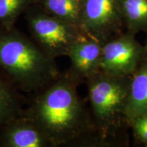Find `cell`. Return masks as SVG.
<instances>
[{"label":"cell","instance_id":"15","mask_svg":"<svg viewBox=\"0 0 147 147\" xmlns=\"http://www.w3.org/2000/svg\"><path fill=\"white\" fill-rule=\"evenodd\" d=\"M145 47H146V49H147V34H146V44H145Z\"/></svg>","mask_w":147,"mask_h":147},{"label":"cell","instance_id":"2","mask_svg":"<svg viewBox=\"0 0 147 147\" xmlns=\"http://www.w3.org/2000/svg\"><path fill=\"white\" fill-rule=\"evenodd\" d=\"M0 71L20 91L31 95L61 74L56 59L16 26L0 25Z\"/></svg>","mask_w":147,"mask_h":147},{"label":"cell","instance_id":"11","mask_svg":"<svg viewBox=\"0 0 147 147\" xmlns=\"http://www.w3.org/2000/svg\"><path fill=\"white\" fill-rule=\"evenodd\" d=\"M125 31L147 34V0H119Z\"/></svg>","mask_w":147,"mask_h":147},{"label":"cell","instance_id":"10","mask_svg":"<svg viewBox=\"0 0 147 147\" xmlns=\"http://www.w3.org/2000/svg\"><path fill=\"white\" fill-rule=\"evenodd\" d=\"M26 100L14 84L0 71V129L24 113Z\"/></svg>","mask_w":147,"mask_h":147},{"label":"cell","instance_id":"9","mask_svg":"<svg viewBox=\"0 0 147 147\" xmlns=\"http://www.w3.org/2000/svg\"><path fill=\"white\" fill-rule=\"evenodd\" d=\"M144 114H147V49L131 77L125 111L129 125L132 119Z\"/></svg>","mask_w":147,"mask_h":147},{"label":"cell","instance_id":"3","mask_svg":"<svg viewBox=\"0 0 147 147\" xmlns=\"http://www.w3.org/2000/svg\"><path fill=\"white\" fill-rule=\"evenodd\" d=\"M131 76H116L98 71L85 80L95 127L93 147L124 146L127 142L126 107Z\"/></svg>","mask_w":147,"mask_h":147},{"label":"cell","instance_id":"12","mask_svg":"<svg viewBox=\"0 0 147 147\" xmlns=\"http://www.w3.org/2000/svg\"><path fill=\"white\" fill-rule=\"evenodd\" d=\"M84 0H38L37 3L55 17L79 27Z\"/></svg>","mask_w":147,"mask_h":147},{"label":"cell","instance_id":"7","mask_svg":"<svg viewBox=\"0 0 147 147\" xmlns=\"http://www.w3.org/2000/svg\"><path fill=\"white\" fill-rule=\"evenodd\" d=\"M102 45L87 36L79 39L71 46L67 57L70 67L67 69L71 77L79 84L100 71Z\"/></svg>","mask_w":147,"mask_h":147},{"label":"cell","instance_id":"5","mask_svg":"<svg viewBox=\"0 0 147 147\" xmlns=\"http://www.w3.org/2000/svg\"><path fill=\"white\" fill-rule=\"evenodd\" d=\"M79 27L102 45L123 32L119 0H84Z\"/></svg>","mask_w":147,"mask_h":147},{"label":"cell","instance_id":"1","mask_svg":"<svg viewBox=\"0 0 147 147\" xmlns=\"http://www.w3.org/2000/svg\"><path fill=\"white\" fill-rule=\"evenodd\" d=\"M80 85L67 71L30 95L24 114L35 123L53 147H92L95 127L90 108L78 94Z\"/></svg>","mask_w":147,"mask_h":147},{"label":"cell","instance_id":"6","mask_svg":"<svg viewBox=\"0 0 147 147\" xmlns=\"http://www.w3.org/2000/svg\"><path fill=\"white\" fill-rule=\"evenodd\" d=\"M146 52L136 34L123 32L102 45L100 70L112 76H131Z\"/></svg>","mask_w":147,"mask_h":147},{"label":"cell","instance_id":"4","mask_svg":"<svg viewBox=\"0 0 147 147\" xmlns=\"http://www.w3.org/2000/svg\"><path fill=\"white\" fill-rule=\"evenodd\" d=\"M23 14L32 39L55 59L67 57L71 46L86 36L80 27L48 14L37 3Z\"/></svg>","mask_w":147,"mask_h":147},{"label":"cell","instance_id":"14","mask_svg":"<svg viewBox=\"0 0 147 147\" xmlns=\"http://www.w3.org/2000/svg\"><path fill=\"white\" fill-rule=\"evenodd\" d=\"M129 127L133 130L135 139L142 146L147 147V114L132 119Z\"/></svg>","mask_w":147,"mask_h":147},{"label":"cell","instance_id":"8","mask_svg":"<svg viewBox=\"0 0 147 147\" xmlns=\"http://www.w3.org/2000/svg\"><path fill=\"white\" fill-rule=\"evenodd\" d=\"M0 147H53L32 119L25 114L0 129Z\"/></svg>","mask_w":147,"mask_h":147},{"label":"cell","instance_id":"13","mask_svg":"<svg viewBox=\"0 0 147 147\" xmlns=\"http://www.w3.org/2000/svg\"><path fill=\"white\" fill-rule=\"evenodd\" d=\"M38 0H0V25L8 28L16 26L19 16Z\"/></svg>","mask_w":147,"mask_h":147}]
</instances>
